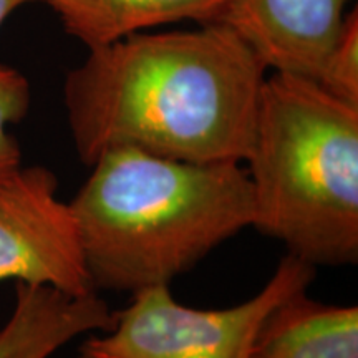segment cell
<instances>
[{
    "mask_svg": "<svg viewBox=\"0 0 358 358\" xmlns=\"http://www.w3.org/2000/svg\"><path fill=\"white\" fill-rule=\"evenodd\" d=\"M266 70L224 22L93 48L64 87L75 150L87 166L116 150L245 163Z\"/></svg>",
    "mask_w": 358,
    "mask_h": 358,
    "instance_id": "obj_1",
    "label": "cell"
},
{
    "mask_svg": "<svg viewBox=\"0 0 358 358\" xmlns=\"http://www.w3.org/2000/svg\"><path fill=\"white\" fill-rule=\"evenodd\" d=\"M90 168L70 208L95 290L169 285L252 226L243 163L194 164L116 150Z\"/></svg>",
    "mask_w": 358,
    "mask_h": 358,
    "instance_id": "obj_2",
    "label": "cell"
},
{
    "mask_svg": "<svg viewBox=\"0 0 358 358\" xmlns=\"http://www.w3.org/2000/svg\"><path fill=\"white\" fill-rule=\"evenodd\" d=\"M252 227L310 266L358 259V108L315 80L274 71L245 159Z\"/></svg>",
    "mask_w": 358,
    "mask_h": 358,
    "instance_id": "obj_3",
    "label": "cell"
},
{
    "mask_svg": "<svg viewBox=\"0 0 358 358\" xmlns=\"http://www.w3.org/2000/svg\"><path fill=\"white\" fill-rule=\"evenodd\" d=\"M313 277L315 267L287 254L254 297L216 310L182 306L169 285L138 290L108 330L88 334L78 358H250L267 313Z\"/></svg>",
    "mask_w": 358,
    "mask_h": 358,
    "instance_id": "obj_4",
    "label": "cell"
},
{
    "mask_svg": "<svg viewBox=\"0 0 358 358\" xmlns=\"http://www.w3.org/2000/svg\"><path fill=\"white\" fill-rule=\"evenodd\" d=\"M57 191V176L43 166H20L0 179V282L13 279L71 295L96 292L77 219Z\"/></svg>",
    "mask_w": 358,
    "mask_h": 358,
    "instance_id": "obj_5",
    "label": "cell"
},
{
    "mask_svg": "<svg viewBox=\"0 0 358 358\" xmlns=\"http://www.w3.org/2000/svg\"><path fill=\"white\" fill-rule=\"evenodd\" d=\"M350 0H227L221 20L266 69L317 80Z\"/></svg>",
    "mask_w": 358,
    "mask_h": 358,
    "instance_id": "obj_6",
    "label": "cell"
},
{
    "mask_svg": "<svg viewBox=\"0 0 358 358\" xmlns=\"http://www.w3.org/2000/svg\"><path fill=\"white\" fill-rule=\"evenodd\" d=\"M113 312L96 292L71 295L15 284V306L0 329V358H50L80 335L108 330Z\"/></svg>",
    "mask_w": 358,
    "mask_h": 358,
    "instance_id": "obj_7",
    "label": "cell"
},
{
    "mask_svg": "<svg viewBox=\"0 0 358 358\" xmlns=\"http://www.w3.org/2000/svg\"><path fill=\"white\" fill-rule=\"evenodd\" d=\"M250 358H358V308L295 292L267 313Z\"/></svg>",
    "mask_w": 358,
    "mask_h": 358,
    "instance_id": "obj_8",
    "label": "cell"
},
{
    "mask_svg": "<svg viewBox=\"0 0 358 358\" xmlns=\"http://www.w3.org/2000/svg\"><path fill=\"white\" fill-rule=\"evenodd\" d=\"M88 50L174 22L221 20L227 0H45Z\"/></svg>",
    "mask_w": 358,
    "mask_h": 358,
    "instance_id": "obj_9",
    "label": "cell"
},
{
    "mask_svg": "<svg viewBox=\"0 0 358 358\" xmlns=\"http://www.w3.org/2000/svg\"><path fill=\"white\" fill-rule=\"evenodd\" d=\"M329 95L358 108V10L345 13L337 42L315 80Z\"/></svg>",
    "mask_w": 358,
    "mask_h": 358,
    "instance_id": "obj_10",
    "label": "cell"
},
{
    "mask_svg": "<svg viewBox=\"0 0 358 358\" xmlns=\"http://www.w3.org/2000/svg\"><path fill=\"white\" fill-rule=\"evenodd\" d=\"M30 83L19 70L0 64V179L22 166V151L8 124L24 120L30 108Z\"/></svg>",
    "mask_w": 358,
    "mask_h": 358,
    "instance_id": "obj_11",
    "label": "cell"
},
{
    "mask_svg": "<svg viewBox=\"0 0 358 358\" xmlns=\"http://www.w3.org/2000/svg\"><path fill=\"white\" fill-rule=\"evenodd\" d=\"M29 2H35V0H0V27L10 13L22 6Z\"/></svg>",
    "mask_w": 358,
    "mask_h": 358,
    "instance_id": "obj_12",
    "label": "cell"
}]
</instances>
